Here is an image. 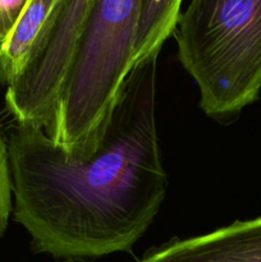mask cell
Segmentation results:
<instances>
[{"label":"cell","instance_id":"obj_7","mask_svg":"<svg viewBox=\"0 0 261 262\" xmlns=\"http://www.w3.org/2000/svg\"><path fill=\"white\" fill-rule=\"evenodd\" d=\"M183 0H145L136 41L133 67L159 55L164 42L173 35Z\"/></svg>","mask_w":261,"mask_h":262},{"label":"cell","instance_id":"obj_5","mask_svg":"<svg viewBox=\"0 0 261 262\" xmlns=\"http://www.w3.org/2000/svg\"><path fill=\"white\" fill-rule=\"evenodd\" d=\"M140 262H261V216L169 242Z\"/></svg>","mask_w":261,"mask_h":262},{"label":"cell","instance_id":"obj_9","mask_svg":"<svg viewBox=\"0 0 261 262\" xmlns=\"http://www.w3.org/2000/svg\"><path fill=\"white\" fill-rule=\"evenodd\" d=\"M27 3L28 0H0V43L17 25Z\"/></svg>","mask_w":261,"mask_h":262},{"label":"cell","instance_id":"obj_4","mask_svg":"<svg viewBox=\"0 0 261 262\" xmlns=\"http://www.w3.org/2000/svg\"><path fill=\"white\" fill-rule=\"evenodd\" d=\"M96 0H68L45 42L7 86L5 105L18 124L45 127L66 78L74 49Z\"/></svg>","mask_w":261,"mask_h":262},{"label":"cell","instance_id":"obj_1","mask_svg":"<svg viewBox=\"0 0 261 262\" xmlns=\"http://www.w3.org/2000/svg\"><path fill=\"white\" fill-rule=\"evenodd\" d=\"M158 56L133 67L89 155L67 151L41 125L10 129L13 214L36 252L61 261L127 252L154 222L168 189L156 128Z\"/></svg>","mask_w":261,"mask_h":262},{"label":"cell","instance_id":"obj_2","mask_svg":"<svg viewBox=\"0 0 261 262\" xmlns=\"http://www.w3.org/2000/svg\"><path fill=\"white\" fill-rule=\"evenodd\" d=\"M145 0H96L45 130L74 155L96 148L133 69Z\"/></svg>","mask_w":261,"mask_h":262},{"label":"cell","instance_id":"obj_8","mask_svg":"<svg viewBox=\"0 0 261 262\" xmlns=\"http://www.w3.org/2000/svg\"><path fill=\"white\" fill-rule=\"evenodd\" d=\"M12 174H10L8 143L0 133V237L8 227V220L12 214Z\"/></svg>","mask_w":261,"mask_h":262},{"label":"cell","instance_id":"obj_6","mask_svg":"<svg viewBox=\"0 0 261 262\" xmlns=\"http://www.w3.org/2000/svg\"><path fill=\"white\" fill-rule=\"evenodd\" d=\"M68 0H28L17 25L0 43V84L9 86L31 54L55 27Z\"/></svg>","mask_w":261,"mask_h":262},{"label":"cell","instance_id":"obj_3","mask_svg":"<svg viewBox=\"0 0 261 262\" xmlns=\"http://www.w3.org/2000/svg\"><path fill=\"white\" fill-rule=\"evenodd\" d=\"M178 59L217 119L252 104L261 90V0H191L173 32Z\"/></svg>","mask_w":261,"mask_h":262}]
</instances>
